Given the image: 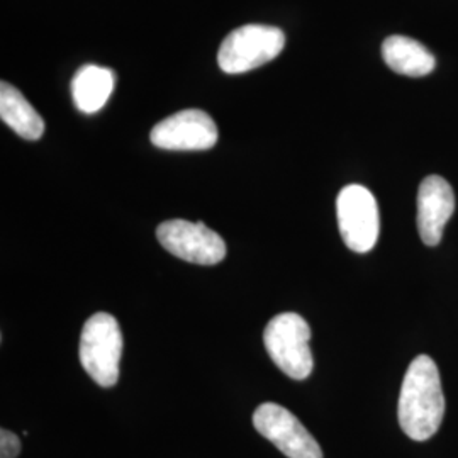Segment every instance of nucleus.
Masks as SVG:
<instances>
[{
    "mask_svg": "<svg viewBox=\"0 0 458 458\" xmlns=\"http://www.w3.org/2000/svg\"><path fill=\"white\" fill-rule=\"evenodd\" d=\"M445 395L438 367L428 355L411 361L399 394L397 418L401 429L414 442H426L442 426Z\"/></svg>",
    "mask_w": 458,
    "mask_h": 458,
    "instance_id": "obj_1",
    "label": "nucleus"
},
{
    "mask_svg": "<svg viewBox=\"0 0 458 458\" xmlns=\"http://www.w3.org/2000/svg\"><path fill=\"white\" fill-rule=\"evenodd\" d=\"M123 355V333L109 312H96L83 325L79 359L83 370L100 387H113L119 380V360Z\"/></svg>",
    "mask_w": 458,
    "mask_h": 458,
    "instance_id": "obj_2",
    "label": "nucleus"
},
{
    "mask_svg": "<svg viewBox=\"0 0 458 458\" xmlns=\"http://www.w3.org/2000/svg\"><path fill=\"white\" fill-rule=\"evenodd\" d=\"M311 327L295 312L277 314L263 331V344L270 359L285 376L304 380L311 376Z\"/></svg>",
    "mask_w": 458,
    "mask_h": 458,
    "instance_id": "obj_3",
    "label": "nucleus"
},
{
    "mask_svg": "<svg viewBox=\"0 0 458 458\" xmlns=\"http://www.w3.org/2000/svg\"><path fill=\"white\" fill-rule=\"evenodd\" d=\"M285 47V34L276 26L245 24L229 33L217 53V64L229 75L246 73L276 60Z\"/></svg>",
    "mask_w": 458,
    "mask_h": 458,
    "instance_id": "obj_4",
    "label": "nucleus"
},
{
    "mask_svg": "<svg viewBox=\"0 0 458 458\" xmlns=\"http://www.w3.org/2000/svg\"><path fill=\"white\" fill-rule=\"evenodd\" d=\"M336 216L344 245L357 253H367L376 246L380 217L374 194L363 185H346L336 199Z\"/></svg>",
    "mask_w": 458,
    "mask_h": 458,
    "instance_id": "obj_5",
    "label": "nucleus"
},
{
    "mask_svg": "<svg viewBox=\"0 0 458 458\" xmlns=\"http://www.w3.org/2000/svg\"><path fill=\"white\" fill-rule=\"evenodd\" d=\"M157 238L166 251L185 262L216 265L226 257L225 240L204 223L170 219L158 226Z\"/></svg>",
    "mask_w": 458,
    "mask_h": 458,
    "instance_id": "obj_6",
    "label": "nucleus"
},
{
    "mask_svg": "<svg viewBox=\"0 0 458 458\" xmlns=\"http://www.w3.org/2000/svg\"><path fill=\"white\" fill-rule=\"evenodd\" d=\"M253 426L268 442L289 458H323L319 443L314 440L294 414L276 403L260 404L253 412Z\"/></svg>",
    "mask_w": 458,
    "mask_h": 458,
    "instance_id": "obj_7",
    "label": "nucleus"
},
{
    "mask_svg": "<svg viewBox=\"0 0 458 458\" xmlns=\"http://www.w3.org/2000/svg\"><path fill=\"white\" fill-rule=\"evenodd\" d=\"M151 143L172 151H202L217 143L213 117L200 109H185L160 121L149 134Z\"/></svg>",
    "mask_w": 458,
    "mask_h": 458,
    "instance_id": "obj_8",
    "label": "nucleus"
},
{
    "mask_svg": "<svg viewBox=\"0 0 458 458\" xmlns=\"http://www.w3.org/2000/svg\"><path fill=\"white\" fill-rule=\"evenodd\" d=\"M455 213V194L440 175H429L418 191V229L426 246L442 242L443 229Z\"/></svg>",
    "mask_w": 458,
    "mask_h": 458,
    "instance_id": "obj_9",
    "label": "nucleus"
},
{
    "mask_svg": "<svg viewBox=\"0 0 458 458\" xmlns=\"http://www.w3.org/2000/svg\"><path fill=\"white\" fill-rule=\"evenodd\" d=\"M382 56L393 72L411 79L426 77L437 66L433 53L425 45L401 34L389 36L382 43Z\"/></svg>",
    "mask_w": 458,
    "mask_h": 458,
    "instance_id": "obj_10",
    "label": "nucleus"
},
{
    "mask_svg": "<svg viewBox=\"0 0 458 458\" xmlns=\"http://www.w3.org/2000/svg\"><path fill=\"white\" fill-rule=\"evenodd\" d=\"M115 87L114 70L107 66L83 65L72 81L73 102L85 114L98 113Z\"/></svg>",
    "mask_w": 458,
    "mask_h": 458,
    "instance_id": "obj_11",
    "label": "nucleus"
},
{
    "mask_svg": "<svg viewBox=\"0 0 458 458\" xmlns=\"http://www.w3.org/2000/svg\"><path fill=\"white\" fill-rule=\"evenodd\" d=\"M0 117L21 138L36 141L45 132V121L11 83H0Z\"/></svg>",
    "mask_w": 458,
    "mask_h": 458,
    "instance_id": "obj_12",
    "label": "nucleus"
},
{
    "mask_svg": "<svg viewBox=\"0 0 458 458\" xmlns=\"http://www.w3.org/2000/svg\"><path fill=\"white\" fill-rule=\"evenodd\" d=\"M21 454V440L16 433L2 428L0 431V458H17Z\"/></svg>",
    "mask_w": 458,
    "mask_h": 458,
    "instance_id": "obj_13",
    "label": "nucleus"
}]
</instances>
